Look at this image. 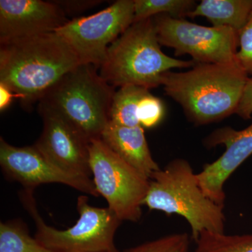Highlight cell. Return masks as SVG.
<instances>
[{
    "label": "cell",
    "mask_w": 252,
    "mask_h": 252,
    "mask_svg": "<svg viewBox=\"0 0 252 252\" xmlns=\"http://www.w3.org/2000/svg\"><path fill=\"white\" fill-rule=\"evenodd\" d=\"M53 1L63 10L66 16L81 14L103 2L99 0H58Z\"/></svg>",
    "instance_id": "603a6c76"
},
{
    "label": "cell",
    "mask_w": 252,
    "mask_h": 252,
    "mask_svg": "<svg viewBox=\"0 0 252 252\" xmlns=\"http://www.w3.org/2000/svg\"><path fill=\"white\" fill-rule=\"evenodd\" d=\"M165 114L163 102L151 93L144 95L139 103L137 119L142 127H155L160 124Z\"/></svg>",
    "instance_id": "44dd1931"
},
{
    "label": "cell",
    "mask_w": 252,
    "mask_h": 252,
    "mask_svg": "<svg viewBox=\"0 0 252 252\" xmlns=\"http://www.w3.org/2000/svg\"><path fill=\"white\" fill-rule=\"evenodd\" d=\"M195 243V252H252V235L204 231Z\"/></svg>",
    "instance_id": "d6986e66"
},
{
    "label": "cell",
    "mask_w": 252,
    "mask_h": 252,
    "mask_svg": "<svg viewBox=\"0 0 252 252\" xmlns=\"http://www.w3.org/2000/svg\"><path fill=\"white\" fill-rule=\"evenodd\" d=\"M97 70L92 64H79L61 78L39 102V105L59 114L89 142L101 139L109 123L117 91Z\"/></svg>",
    "instance_id": "5b68a950"
},
{
    "label": "cell",
    "mask_w": 252,
    "mask_h": 252,
    "mask_svg": "<svg viewBox=\"0 0 252 252\" xmlns=\"http://www.w3.org/2000/svg\"><path fill=\"white\" fill-rule=\"evenodd\" d=\"M69 21L53 1L0 0V42L54 32Z\"/></svg>",
    "instance_id": "4fadbf2b"
},
{
    "label": "cell",
    "mask_w": 252,
    "mask_h": 252,
    "mask_svg": "<svg viewBox=\"0 0 252 252\" xmlns=\"http://www.w3.org/2000/svg\"><path fill=\"white\" fill-rule=\"evenodd\" d=\"M187 233H175L147 242L124 252H190Z\"/></svg>",
    "instance_id": "ffe728a7"
},
{
    "label": "cell",
    "mask_w": 252,
    "mask_h": 252,
    "mask_svg": "<svg viewBox=\"0 0 252 252\" xmlns=\"http://www.w3.org/2000/svg\"><path fill=\"white\" fill-rule=\"evenodd\" d=\"M101 140L124 161L150 179L160 170L151 154L144 127H129L109 122L104 129Z\"/></svg>",
    "instance_id": "5bb4252c"
},
{
    "label": "cell",
    "mask_w": 252,
    "mask_h": 252,
    "mask_svg": "<svg viewBox=\"0 0 252 252\" xmlns=\"http://www.w3.org/2000/svg\"><path fill=\"white\" fill-rule=\"evenodd\" d=\"M150 93L149 89L129 85L119 88L113 97L109 113V122L124 127L140 126L137 119L139 103L142 97Z\"/></svg>",
    "instance_id": "2e32d148"
},
{
    "label": "cell",
    "mask_w": 252,
    "mask_h": 252,
    "mask_svg": "<svg viewBox=\"0 0 252 252\" xmlns=\"http://www.w3.org/2000/svg\"><path fill=\"white\" fill-rule=\"evenodd\" d=\"M160 45L189 55L195 63L238 64L239 34L229 28L205 27L168 15L153 18Z\"/></svg>",
    "instance_id": "ba28073f"
},
{
    "label": "cell",
    "mask_w": 252,
    "mask_h": 252,
    "mask_svg": "<svg viewBox=\"0 0 252 252\" xmlns=\"http://www.w3.org/2000/svg\"><path fill=\"white\" fill-rule=\"evenodd\" d=\"M134 23V0H118L91 16L69 20L56 30L77 54L81 64L100 68L108 48Z\"/></svg>",
    "instance_id": "9c48e42d"
},
{
    "label": "cell",
    "mask_w": 252,
    "mask_h": 252,
    "mask_svg": "<svg viewBox=\"0 0 252 252\" xmlns=\"http://www.w3.org/2000/svg\"><path fill=\"white\" fill-rule=\"evenodd\" d=\"M17 98L22 100L21 94H15L4 84L0 83V111L3 112L11 105L13 99Z\"/></svg>",
    "instance_id": "d4e9b609"
},
{
    "label": "cell",
    "mask_w": 252,
    "mask_h": 252,
    "mask_svg": "<svg viewBox=\"0 0 252 252\" xmlns=\"http://www.w3.org/2000/svg\"><path fill=\"white\" fill-rule=\"evenodd\" d=\"M80 64L74 50L56 32L0 42V83L23 96L26 109Z\"/></svg>",
    "instance_id": "6da1fadb"
},
{
    "label": "cell",
    "mask_w": 252,
    "mask_h": 252,
    "mask_svg": "<svg viewBox=\"0 0 252 252\" xmlns=\"http://www.w3.org/2000/svg\"><path fill=\"white\" fill-rule=\"evenodd\" d=\"M252 12V0H203L188 17L203 16L213 27L229 28L240 33Z\"/></svg>",
    "instance_id": "9a60e30c"
},
{
    "label": "cell",
    "mask_w": 252,
    "mask_h": 252,
    "mask_svg": "<svg viewBox=\"0 0 252 252\" xmlns=\"http://www.w3.org/2000/svg\"><path fill=\"white\" fill-rule=\"evenodd\" d=\"M248 79L238 64L196 63L185 72L165 73L162 86L189 122L203 126L235 114Z\"/></svg>",
    "instance_id": "7a4b0ae2"
},
{
    "label": "cell",
    "mask_w": 252,
    "mask_h": 252,
    "mask_svg": "<svg viewBox=\"0 0 252 252\" xmlns=\"http://www.w3.org/2000/svg\"><path fill=\"white\" fill-rule=\"evenodd\" d=\"M196 5L193 0H134V23L162 14L184 18Z\"/></svg>",
    "instance_id": "ac0fdd59"
},
{
    "label": "cell",
    "mask_w": 252,
    "mask_h": 252,
    "mask_svg": "<svg viewBox=\"0 0 252 252\" xmlns=\"http://www.w3.org/2000/svg\"><path fill=\"white\" fill-rule=\"evenodd\" d=\"M0 252H54L29 234L22 220L0 223Z\"/></svg>",
    "instance_id": "e0dca14e"
},
{
    "label": "cell",
    "mask_w": 252,
    "mask_h": 252,
    "mask_svg": "<svg viewBox=\"0 0 252 252\" xmlns=\"http://www.w3.org/2000/svg\"><path fill=\"white\" fill-rule=\"evenodd\" d=\"M238 64L248 75L252 74V12L247 24L239 33Z\"/></svg>",
    "instance_id": "7402d4cb"
},
{
    "label": "cell",
    "mask_w": 252,
    "mask_h": 252,
    "mask_svg": "<svg viewBox=\"0 0 252 252\" xmlns=\"http://www.w3.org/2000/svg\"><path fill=\"white\" fill-rule=\"evenodd\" d=\"M195 64L162 52L151 18L134 23L109 46L99 74L115 88L133 85L150 90L162 86L165 73Z\"/></svg>",
    "instance_id": "3957f363"
},
{
    "label": "cell",
    "mask_w": 252,
    "mask_h": 252,
    "mask_svg": "<svg viewBox=\"0 0 252 252\" xmlns=\"http://www.w3.org/2000/svg\"><path fill=\"white\" fill-rule=\"evenodd\" d=\"M31 189H23L20 200L36 225L35 238L54 252H119L114 244L122 220L109 208L91 206L86 195L77 199L79 220L70 228L56 229L46 224L38 211Z\"/></svg>",
    "instance_id": "8992f818"
},
{
    "label": "cell",
    "mask_w": 252,
    "mask_h": 252,
    "mask_svg": "<svg viewBox=\"0 0 252 252\" xmlns=\"http://www.w3.org/2000/svg\"><path fill=\"white\" fill-rule=\"evenodd\" d=\"M209 148L223 144L224 153L212 163L207 164L197 174L199 186L210 200L224 205V185L230 176L252 155V124L242 130L225 127L214 131L205 140Z\"/></svg>",
    "instance_id": "7c38bea8"
},
{
    "label": "cell",
    "mask_w": 252,
    "mask_h": 252,
    "mask_svg": "<svg viewBox=\"0 0 252 252\" xmlns=\"http://www.w3.org/2000/svg\"><path fill=\"white\" fill-rule=\"evenodd\" d=\"M38 109L43 130L36 148L61 170L91 178L90 142L57 113L40 105Z\"/></svg>",
    "instance_id": "8fae6325"
},
{
    "label": "cell",
    "mask_w": 252,
    "mask_h": 252,
    "mask_svg": "<svg viewBox=\"0 0 252 252\" xmlns=\"http://www.w3.org/2000/svg\"><path fill=\"white\" fill-rule=\"evenodd\" d=\"M143 205L151 210L184 217L195 241L204 231L224 233L223 207L203 193L197 174L185 159L171 160L151 176Z\"/></svg>",
    "instance_id": "277c9868"
},
{
    "label": "cell",
    "mask_w": 252,
    "mask_h": 252,
    "mask_svg": "<svg viewBox=\"0 0 252 252\" xmlns=\"http://www.w3.org/2000/svg\"><path fill=\"white\" fill-rule=\"evenodd\" d=\"M235 114L243 119H250L252 115V77H249Z\"/></svg>",
    "instance_id": "cb8c5ba5"
},
{
    "label": "cell",
    "mask_w": 252,
    "mask_h": 252,
    "mask_svg": "<svg viewBox=\"0 0 252 252\" xmlns=\"http://www.w3.org/2000/svg\"><path fill=\"white\" fill-rule=\"evenodd\" d=\"M89 154L97 193L122 221H138L148 193L149 179L124 161L101 139L91 141Z\"/></svg>",
    "instance_id": "52a82bcc"
},
{
    "label": "cell",
    "mask_w": 252,
    "mask_h": 252,
    "mask_svg": "<svg viewBox=\"0 0 252 252\" xmlns=\"http://www.w3.org/2000/svg\"><path fill=\"white\" fill-rule=\"evenodd\" d=\"M0 165L9 180L22 185L25 189L46 184H62L85 194L99 196L94 180L61 170L50 161L35 146L17 147L0 138Z\"/></svg>",
    "instance_id": "30bf717a"
}]
</instances>
